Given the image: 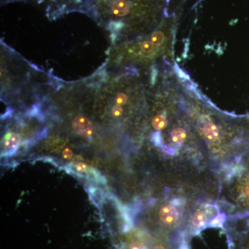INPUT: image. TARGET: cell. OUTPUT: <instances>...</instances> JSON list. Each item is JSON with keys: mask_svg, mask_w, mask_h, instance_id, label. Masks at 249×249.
<instances>
[{"mask_svg": "<svg viewBox=\"0 0 249 249\" xmlns=\"http://www.w3.org/2000/svg\"><path fill=\"white\" fill-rule=\"evenodd\" d=\"M167 0H88L86 13L115 38L150 34L168 17Z\"/></svg>", "mask_w": 249, "mask_h": 249, "instance_id": "obj_1", "label": "cell"}, {"mask_svg": "<svg viewBox=\"0 0 249 249\" xmlns=\"http://www.w3.org/2000/svg\"><path fill=\"white\" fill-rule=\"evenodd\" d=\"M175 22L173 16H168L160 27L150 34L126 42L119 49L120 62L142 65L170 53Z\"/></svg>", "mask_w": 249, "mask_h": 249, "instance_id": "obj_2", "label": "cell"}, {"mask_svg": "<svg viewBox=\"0 0 249 249\" xmlns=\"http://www.w3.org/2000/svg\"><path fill=\"white\" fill-rule=\"evenodd\" d=\"M43 4L46 14L49 18L55 19L62 15L80 11L86 13L88 0H36Z\"/></svg>", "mask_w": 249, "mask_h": 249, "instance_id": "obj_3", "label": "cell"}, {"mask_svg": "<svg viewBox=\"0 0 249 249\" xmlns=\"http://www.w3.org/2000/svg\"><path fill=\"white\" fill-rule=\"evenodd\" d=\"M20 139L18 134L8 132L3 138V155H12L17 151Z\"/></svg>", "mask_w": 249, "mask_h": 249, "instance_id": "obj_4", "label": "cell"}, {"mask_svg": "<svg viewBox=\"0 0 249 249\" xmlns=\"http://www.w3.org/2000/svg\"><path fill=\"white\" fill-rule=\"evenodd\" d=\"M73 128L75 132L85 137H90L93 134V126L91 122L84 116H79L74 119Z\"/></svg>", "mask_w": 249, "mask_h": 249, "instance_id": "obj_5", "label": "cell"}, {"mask_svg": "<svg viewBox=\"0 0 249 249\" xmlns=\"http://www.w3.org/2000/svg\"><path fill=\"white\" fill-rule=\"evenodd\" d=\"M160 215L162 222L165 224H172L178 221L179 213L175 206L167 205L160 210Z\"/></svg>", "mask_w": 249, "mask_h": 249, "instance_id": "obj_6", "label": "cell"}, {"mask_svg": "<svg viewBox=\"0 0 249 249\" xmlns=\"http://www.w3.org/2000/svg\"><path fill=\"white\" fill-rule=\"evenodd\" d=\"M205 138L210 142H215L220 138V130L219 127L213 122L206 123L201 127Z\"/></svg>", "mask_w": 249, "mask_h": 249, "instance_id": "obj_7", "label": "cell"}, {"mask_svg": "<svg viewBox=\"0 0 249 249\" xmlns=\"http://www.w3.org/2000/svg\"><path fill=\"white\" fill-rule=\"evenodd\" d=\"M170 136H171L172 140L175 143L181 145L186 140L188 134H187L186 129L183 127H177L171 131Z\"/></svg>", "mask_w": 249, "mask_h": 249, "instance_id": "obj_8", "label": "cell"}, {"mask_svg": "<svg viewBox=\"0 0 249 249\" xmlns=\"http://www.w3.org/2000/svg\"><path fill=\"white\" fill-rule=\"evenodd\" d=\"M168 121L166 116L163 114H157L152 119V124L157 130L165 129L168 125Z\"/></svg>", "mask_w": 249, "mask_h": 249, "instance_id": "obj_9", "label": "cell"}, {"mask_svg": "<svg viewBox=\"0 0 249 249\" xmlns=\"http://www.w3.org/2000/svg\"><path fill=\"white\" fill-rule=\"evenodd\" d=\"M208 222V217L206 214L203 212H198L195 214L193 219V224L197 229L204 227Z\"/></svg>", "mask_w": 249, "mask_h": 249, "instance_id": "obj_10", "label": "cell"}, {"mask_svg": "<svg viewBox=\"0 0 249 249\" xmlns=\"http://www.w3.org/2000/svg\"><path fill=\"white\" fill-rule=\"evenodd\" d=\"M95 188H91L90 194H91V199L96 204H98L101 202V199H102V193H101V191H98L97 189H95Z\"/></svg>", "mask_w": 249, "mask_h": 249, "instance_id": "obj_11", "label": "cell"}, {"mask_svg": "<svg viewBox=\"0 0 249 249\" xmlns=\"http://www.w3.org/2000/svg\"><path fill=\"white\" fill-rule=\"evenodd\" d=\"M224 221H225V216H224V214H218L217 217L214 218L213 220L211 222L210 226L212 227H222Z\"/></svg>", "mask_w": 249, "mask_h": 249, "instance_id": "obj_12", "label": "cell"}, {"mask_svg": "<svg viewBox=\"0 0 249 249\" xmlns=\"http://www.w3.org/2000/svg\"><path fill=\"white\" fill-rule=\"evenodd\" d=\"M63 156L65 159H67V160H70L71 159L72 157H73V152H72L71 150L70 149H65L63 152Z\"/></svg>", "mask_w": 249, "mask_h": 249, "instance_id": "obj_13", "label": "cell"}, {"mask_svg": "<svg viewBox=\"0 0 249 249\" xmlns=\"http://www.w3.org/2000/svg\"><path fill=\"white\" fill-rule=\"evenodd\" d=\"M22 1V0H1V4H6V3L14 2V1Z\"/></svg>", "mask_w": 249, "mask_h": 249, "instance_id": "obj_14", "label": "cell"}, {"mask_svg": "<svg viewBox=\"0 0 249 249\" xmlns=\"http://www.w3.org/2000/svg\"><path fill=\"white\" fill-rule=\"evenodd\" d=\"M154 249H165L164 247H162V246H157L155 247Z\"/></svg>", "mask_w": 249, "mask_h": 249, "instance_id": "obj_15", "label": "cell"}, {"mask_svg": "<svg viewBox=\"0 0 249 249\" xmlns=\"http://www.w3.org/2000/svg\"><path fill=\"white\" fill-rule=\"evenodd\" d=\"M246 192H247V195L249 196V184L247 187V189H246Z\"/></svg>", "mask_w": 249, "mask_h": 249, "instance_id": "obj_16", "label": "cell"}]
</instances>
